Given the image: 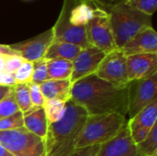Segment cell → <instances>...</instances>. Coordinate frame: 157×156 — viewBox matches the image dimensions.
Masks as SVG:
<instances>
[{
    "label": "cell",
    "mask_w": 157,
    "mask_h": 156,
    "mask_svg": "<svg viewBox=\"0 0 157 156\" xmlns=\"http://www.w3.org/2000/svg\"><path fill=\"white\" fill-rule=\"evenodd\" d=\"M96 156H137L136 144L131 137L127 124L116 137L99 146Z\"/></svg>",
    "instance_id": "cell-13"
},
{
    "label": "cell",
    "mask_w": 157,
    "mask_h": 156,
    "mask_svg": "<svg viewBox=\"0 0 157 156\" xmlns=\"http://www.w3.org/2000/svg\"><path fill=\"white\" fill-rule=\"evenodd\" d=\"M99 146L100 145H94L84 148H77L68 156H96Z\"/></svg>",
    "instance_id": "cell-31"
},
{
    "label": "cell",
    "mask_w": 157,
    "mask_h": 156,
    "mask_svg": "<svg viewBox=\"0 0 157 156\" xmlns=\"http://www.w3.org/2000/svg\"><path fill=\"white\" fill-rule=\"evenodd\" d=\"M136 9L141 12L152 16L157 8V0H126Z\"/></svg>",
    "instance_id": "cell-28"
},
{
    "label": "cell",
    "mask_w": 157,
    "mask_h": 156,
    "mask_svg": "<svg viewBox=\"0 0 157 156\" xmlns=\"http://www.w3.org/2000/svg\"><path fill=\"white\" fill-rule=\"evenodd\" d=\"M128 119L116 113L88 115L77 137L75 149L101 145L118 135Z\"/></svg>",
    "instance_id": "cell-4"
},
{
    "label": "cell",
    "mask_w": 157,
    "mask_h": 156,
    "mask_svg": "<svg viewBox=\"0 0 157 156\" xmlns=\"http://www.w3.org/2000/svg\"><path fill=\"white\" fill-rule=\"evenodd\" d=\"M70 99L88 115L116 113L128 116V85L118 86L90 74L72 84Z\"/></svg>",
    "instance_id": "cell-1"
},
{
    "label": "cell",
    "mask_w": 157,
    "mask_h": 156,
    "mask_svg": "<svg viewBox=\"0 0 157 156\" xmlns=\"http://www.w3.org/2000/svg\"><path fill=\"white\" fill-rule=\"evenodd\" d=\"M126 57L129 82L144 79L157 73V53L134 54Z\"/></svg>",
    "instance_id": "cell-14"
},
{
    "label": "cell",
    "mask_w": 157,
    "mask_h": 156,
    "mask_svg": "<svg viewBox=\"0 0 157 156\" xmlns=\"http://www.w3.org/2000/svg\"><path fill=\"white\" fill-rule=\"evenodd\" d=\"M40 87L45 100L58 99L63 102H67L68 100H70L72 87V83L70 79H50L40 84Z\"/></svg>",
    "instance_id": "cell-16"
},
{
    "label": "cell",
    "mask_w": 157,
    "mask_h": 156,
    "mask_svg": "<svg viewBox=\"0 0 157 156\" xmlns=\"http://www.w3.org/2000/svg\"><path fill=\"white\" fill-rule=\"evenodd\" d=\"M0 54H2V55H19L16 51L11 49L9 45H6V44H0Z\"/></svg>",
    "instance_id": "cell-33"
},
{
    "label": "cell",
    "mask_w": 157,
    "mask_h": 156,
    "mask_svg": "<svg viewBox=\"0 0 157 156\" xmlns=\"http://www.w3.org/2000/svg\"><path fill=\"white\" fill-rule=\"evenodd\" d=\"M94 74L114 85H128L127 57L118 49L107 53Z\"/></svg>",
    "instance_id": "cell-9"
},
{
    "label": "cell",
    "mask_w": 157,
    "mask_h": 156,
    "mask_svg": "<svg viewBox=\"0 0 157 156\" xmlns=\"http://www.w3.org/2000/svg\"><path fill=\"white\" fill-rule=\"evenodd\" d=\"M65 103L58 99H48L45 100L43 105V109L47 119L48 125L57 122L60 120L65 110Z\"/></svg>",
    "instance_id": "cell-22"
},
{
    "label": "cell",
    "mask_w": 157,
    "mask_h": 156,
    "mask_svg": "<svg viewBox=\"0 0 157 156\" xmlns=\"http://www.w3.org/2000/svg\"><path fill=\"white\" fill-rule=\"evenodd\" d=\"M106 53L99 49L89 45L81 49L76 58L73 61V71L70 77L71 83H75L90 74H94Z\"/></svg>",
    "instance_id": "cell-11"
},
{
    "label": "cell",
    "mask_w": 157,
    "mask_h": 156,
    "mask_svg": "<svg viewBox=\"0 0 157 156\" xmlns=\"http://www.w3.org/2000/svg\"><path fill=\"white\" fill-rule=\"evenodd\" d=\"M29 97L31 103L34 108H43L45 99L41 93L40 85L30 83L29 84Z\"/></svg>",
    "instance_id": "cell-29"
},
{
    "label": "cell",
    "mask_w": 157,
    "mask_h": 156,
    "mask_svg": "<svg viewBox=\"0 0 157 156\" xmlns=\"http://www.w3.org/2000/svg\"><path fill=\"white\" fill-rule=\"evenodd\" d=\"M6 56H7V55H2V54H0V73L4 71Z\"/></svg>",
    "instance_id": "cell-36"
},
{
    "label": "cell",
    "mask_w": 157,
    "mask_h": 156,
    "mask_svg": "<svg viewBox=\"0 0 157 156\" xmlns=\"http://www.w3.org/2000/svg\"><path fill=\"white\" fill-rule=\"evenodd\" d=\"M22 127H24V120L23 114L20 111H17L9 117L0 120V131L15 130Z\"/></svg>",
    "instance_id": "cell-26"
},
{
    "label": "cell",
    "mask_w": 157,
    "mask_h": 156,
    "mask_svg": "<svg viewBox=\"0 0 157 156\" xmlns=\"http://www.w3.org/2000/svg\"><path fill=\"white\" fill-rule=\"evenodd\" d=\"M0 144L14 156H46L44 140L25 127L0 131Z\"/></svg>",
    "instance_id": "cell-5"
},
{
    "label": "cell",
    "mask_w": 157,
    "mask_h": 156,
    "mask_svg": "<svg viewBox=\"0 0 157 156\" xmlns=\"http://www.w3.org/2000/svg\"><path fill=\"white\" fill-rule=\"evenodd\" d=\"M25 60L19 56V55H7L6 56V61H5V67L4 71L7 74H13L17 72V70L20 67L22 63Z\"/></svg>",
    "instance_id": "cell-30"
},
{
    "label": "cell",
    "mask_w": 157,
    "mask_h": 156,
    "mask_svg": "<svg viewBox=\"0 0 157 156\" xmlns=\"http://www.w3.org/2000/svg\"><path fill=\"white\" fill-rule=\"evenodd\" d=\"M95 0H77L69 13V22L74 26H86L95 12Z\"/></svg>",
    "instance_id": "cell-18"
},
{
    "label": "cell",
    "mask_w": 157,
    "mask_h": 156,
    "mask_svg": "<svg viewBox=\"0 0 157 156\" xmlns=\"http://www.w3.org/2000/svg\"><path fill=\"white\" fill-rule=\"evenodd\" d=\"M48 76L50 79H70L73 71V62L62 59L46 60Z\"/></svg>",
    "instance_id": "cell-20"
},
{
    "label": "cell",
    "mask_w": 157,
    "mask_h": 156,
    "mask_svg": "<svg viewBox=\"0 0 157 156\" xmlns=\"http://www.w3.org/2000/svg\"><path fill=\"white\" fill-rule=\"evenodd\" d=\"M157 100L127 120V128L135 144L144 141L150 133L151 130L156 125Z\"/></svg>",
    "instance_id": "cell-12"
},
{
    "label": "cell",
    "mask_w": 157,
    "mask_h": 156,
    "mask_svg": "<svg viewBox=\"0 0 157 156\" xmlns=\"http://www.w3.org/2000/svg\"><path fill=\"white\" fill-rule=\"evenodd\" d=\"M76 2L77 0H63L60 16L52 27L54 34L53 41L68 42L77 45L83 49L89 46L86 39V26H74L69 22L70 10Z\"/></svg>",
    "instance_id": "cell-8"
},
{
    "label": "cell",
    "mask_w": 157,
    "mask_h": 156,
    "mask_svg": "<svg viewBox=\"0 0 157 156\" xmlns=\"http://www.w3.org/2000/svg\"><path fill=\"white\" fill-rule=\"evenodd\" d=\"M88 114L71 99L65 103L63 118L48 125L44 140L46 156H68L75 150L77 137Z\"/></svg>",
    "instance_id": "cell-2"
},
{
    "label": "cell",
    "mask_w": 157,
    "mask_h": 156,
    "mask_svg": "<svg viewBox=\"0 0 157 156\" xmlns=\"http://www.w3.org/2000/svg\"><path fill=\"white\" fill-rule=\"evenodd\" d=\"M53 29L51 28L29 40L10 44L9 46L24 60L35 63L44 59L48 48L53 41Z\"/></svg>",
    "instance_id": "cell-10"
},
{
    "label": "cell",
    "mask_w": 157,
    "mask_h": 156,
    "mask_svg": "<svg viewBox=\"0 0 157 156\" xmlns=\"http://www.w3.org/2000/svg\"><path fill=\"white\" fill-rule=\"evenodd\" d=\"M13 89V86L10 87V86H0V101L3 100Z\"/></svg>",
    "instance_id": "cell-34"
},
{
    "label": "cell",
    "mask_w": 157,
    "mask_h": 156,
    "mask_svg": "<svg viewBox=\"0 0 157 156\" xmlns=\"http://www.w3.org/2000/svg\"><path fill=\"white\" fill-rule=\"evenodd\" d=\"M16 85V81L13 74H7L6 72L0 73V86H14Z\"/></svg>",
    "instance_id": "cell-32"
},
{
    "label": "cell",
    "mask_w": 157,
    "mask_h": 156,
    "mask_svg": "<svg viewBox=\"0 0 157 156\" xmlns=\"http://www.w3.org/2000/svg\"><path fill=\"white\" fill-rule=\"evenodd\" d=\"M49 80L46 60L42 59L40 61L33 63V74L31 83L40 85L45 81Z\"/></svg>",
    "instance_id": "cell-27"
},
{
    "label": "cell",
    "mask_w": 157,
    "mask_h": 156,
    "mask_svg": "<svg viewBox=\"0 0 157 156\" xmlns=\"http://www.w3.org/2000/svg\"><path fill=\"white\" fill-rule=\"evenodd\" d=\"M125 56L157 53V33L153 27H146L132 37L121 49Z\"/></svg>",
    "instance_id": "cell-15"
},
{
    "label": "cell",
    "mask_w": 157,
    "mask_h": 156,
    "mask_svg": "<svg viewBox=\"0 0 157 156\" xmlns=\"http://www.w3.org/2000/svg\"><path fill=\"white\" fill-rule=\"evenodd\" d=\"M33 74V63L24 61L20 67L14 74L16 84H30L32 81Z\"/></svg>",
    "instance_id": "cell-24"
},
{
    "label": "cell",
    "mask_w": 157,
    "mask_h": 156,
    "mask_svg": "<svg viewBox=\"0 0 157 156\" xmlns=\"http://www.w3.org/2000/svg\"><path fill=\"white\" fill-rule=\"evenodd\" d=\"M0 156H14L12 155L5 147H3L1 144H0Z\"/></svg>",
    "instance_id": "cell-35"
},
{
    "label": "cell",
    "mask_w": 157,
    "mask_h": 156,
    "mask_svg": "<svg viewBox=\"0 0 157 156\" xmlns=\"http://www.w3.org/2000/svg\"><path fill=\"white\" fill-rule=\"evenodd\" d=\"M157 73L150 77L128 83V116L134 117L157 100ZM127 116V117H128Z\"/></svg>",
    "instance_id": "cell-7"
},
{
    "label": "cell",
    "mask_w": 157,
    "mask_h": 156,
    "mask_svg": "<svg viewBox=\"0 0 157 156\" xmlns=\"http://www.w3.org/2000/svg\"><path fill=\"white\" fill-rule=\"evenodd\" d=\"M13 95L18 109L22 114L29 112L34 108L30 100L28 84H16L13 86Z\"/></svg>",
    "instance_id": "cell-21"
},
{
    "label": "cell",
    "mask_w": 157,
    "mask_h": 156,
    "mask_svg": "<svg viewBox=\"0 0 157 156\" xmlns=\"http://www.w3.org/2000/svg\"><path fill=\"white\" fill-rule=\"evenodd\" d=\"M17 111H19V109L15 101L12 89V91L3 100L0 101V120L9 117Z\"/></svg>",
    "instance_id": "cell-25"
},
{
    "label": "cell",
    "mask_w": 157,
    "mask_h": 156,
    "mask_svg": "<svg viewBox=\"0 0 157 156\" xmlns=\"http://www.w3.org/2000/svg\"><path fill=\"white\" fill-rule=\"evenodd\" d=\"M24 127L36 136L45 140L48 122L43 108H34L29 112L23 114Z\"/></svg>",
    "instance_id": "cell-17"
},
{
    "label": "cell",
    "mask_w": 157,
    "mask_h": 156,
    "mask_svg": "<svg viewBox=\"0 0 157 156\" xmlns=\"http://www.w3.org/2000/svg\"><path fill=\"white\" fill-rule=\"evenodd\" d=\"M96 7L94 17L86 24V39L89 45H92L106 54L117 50L113 39L109 12L95 0Z\"/></svg>",
    "instance_id": "cell-6"
},
{
    "label": "cell",
    "mask_w": 157,
    "mask_h": 156,
    "mask_svg": "<svg viewBox=\"0 0 157 156\" xmlns=\"http://www.w3.org/2000/svg\"><path fill=\"white\" fill-rule=\"evenodd\" d=\"M137 156H157V124L147 137L136 144Z\"/></svg>",
    "instance_id": "cell-23"
},
{
    "label": "cell",
    "mask_w": 157,
    "mask_h": 156,
    "mask_svg": "<svg viewBox=\"0 0 157 156\" xmlns=\"http://www.w3.org/2000/svg\"><path fill=\"white\" fill-rule=\"evenodd\" d=\"M82 48L77 45L63 42V41H52V43L48 48L44 60H52V59H62L73 62Z\"/></svg>",
    "instance_id": "cell-19"
},
{
    "label": "cell",
    "mask_w": 157,
    "mask_h": 156,
    "mask_svg": "<svg viewBox=\"0 0 157 156\" xmlns=\"http://www.w3.org/2000/svg\"><path fill=\"white\" fill-rule=\"evenodd\" d=\"M106 10L109 15L110 28L118 50H121L140 30L152 27V16L136 9L126 0L117 2Z\"/></svg>",
    "instance_id": "cell-3"
}]
</instances>
